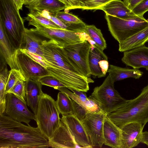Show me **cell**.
<instances>
[{
  "instance_id": "obj_40",
  "label": "cell",
  "mask_w": 148,
  "mask_h": 148,
  "mask_svg": "<svg viewBox=\"0 0 148 148\" xmlns=\"http://www.w3.org/2000/svg\"><path fill=\"white\" fill-rule=\"evenodd\" d=\"M25 49H26L31 52L39 55L42 56V53L41 50H39L36 48L29 47Z\"/></svg>"
},
{
  "instance_id": "obj_15",
  "label": "cell",
  "mask_w": 148,
  "mask_h": 148,
  "mask_svg": "<svg viewBox=\"0 0 148 148\" xmlns=\"http://www.w3.org/2000/svg\"><path fill=\"white\" fill-rule=\"evenodd\" d=\"M49 147L52 148H76L75 138L64 121L60 118V123L52 137L49 140Z\"/></svg>"
},
{
  "instance_id": "obj_29",
  "label": "cell",
  "mask_w": 148,
  "mask_h": 148,
  "mask_svg": "<svg viewBox=\"0 0 148 148\" xmlns=\"http://www.w3.org/2000/svg\"><path fill=\"white\" fill-rule=\"evenodd\" d=\"M39 35L32 31L30 29L25 28L23 43L25 46L22 48H26L31 47L41 50V47L44 40L39 37Z\"/></svg>"
},
{
  "instance_id": "obj_34",
  "label": "cell",
  "mask_w": 148,
  "mask_h": 148,
  "mask_svg": "<svg viewBox=\"0 0 148 148\" xmlns=\"http://www.w3.org/2000/svg\"><path fill=\"white\" fill-rule=\"evenodd\" d=\"M73 112V114L81 121L86 118L89 112L85 108L72 100Z\"/></svg>"
},
{
  "instance_id": "obj_2",
  "label": "cell",
  "mask_w": 148,
  "mask_h": 148,
  "mask_svg": "<svg viewBox=\"0 0 148 148\" xmlns=\"http://www.w3.org/2000/svg\"><path fill=\"white\" fill-rule=\"evenodd\" d=\"M49 140L39 128L0 115V148H47Z\"/></svg>"
},
{
  "instance_id": "obj_11",
  "label": "cell",
  "mask_w": 148,
  "mask_h": 148,
  "mask_svg": "<svg viewBox=\"0 0 148 148\" xmlns=\"http://www.w3.org/2000/svg\"><path fill=\"white\" fill-rule=\"evenodd\" d=\"M6 95L5 115L28 125L31 120H35V115L28 109L27 103L12 93Z\"/></svg>"
},
{
  "instance_id": "obj_38",
  "label": "cell",
  "mask_w": 148,
  "mask_h": 148,
  "mask_svg": "<svg viewBox=\"0 0 148 148\" xmlns=\"http://www.w3.org/2000/svg\"><path fill=\"white\" fill-rule=\"evenodd\" d=\"M144 0H123L126 6L132 10L135 7Z\"/></svg>"
},
{
  "instance_id": "obj_7",
  "label": "cell",
  "mask_w": 148,
  "mask_h": 148,
  "mask_svg": "<svg viewBox=\"0 0 148 148\" xmlns=\"http://www.w3.org/2000/svg\"><path fill=\"white\" fill-rule=\"evenodd\" d=\"M109 30L120 43L148 27V21L143 17L120 18L106 14Z\"/></svg>"
},
{
  "instance_id": "obj_30",
  "label": "cell",
  "mask_w": 148,
  "mask_h": 148,
  "mask_svg": "<svg viewBox=\"0 0 148 148\" xmlns=\"http://www.w3.org/2000/svg\"><path fill=\"white\" fill-rule=\"evenodd\" d=\"M113 0H79L80 9L83 10H99Z\"/></svg>"
},
{
  "instance_id": "obj_21",
  "label": "cell",
  "mask_w": 148,
  "mask_h": 148,
  "mask_svg": "<svg viewBox=\"0 0 148 148\" xmlns=\"http://www.w3.org/2000/svg\"><path fill=\"white\" fill-rule=\"evenodd\" d=\"M25 7L29 9V12L46 10L52 14L67 8L66 5L59 0H37Z\"/></svg>"
},
{
  "instance_id": "obj_14",
  "label": "cell",
  "mask_w": 148,
  "mask_h": 148,
  "mask_svg": "<svg viewBox=\"0 0 148 148\" xmlns=\"http://www.w3.org/2000/svg\"><path fill=\"white\" fill-rule=\"evenodd\" d=\"M144 126L136 122L129 123L123 125L121 129L122 148H133L141 143Z\"/></svg>"
},
{
  "instance_id": "obj_41",
  "label": "cell",
  "mask_w": 148,
  "mask_h": 148,
  "mask_svg": "<svg viewBox=\"0 0 148 148\" xmlns=\"http://www.w3.org/2000/svg\"><path fill=\"white\" fill-rule=\"evenodd\" d=\"M142 143L148 146V132L145 131L143 132Z\"/></svg>"
},
{
  "instance_id": "obj_32",
  "label": "cell",
  "mask_w": 148,
  "mask_h": 148,
  "mask_svg": "<svg viewBox=\"0 0 148 148\" xmlns=\"http://www.w3.org/2000/svg\"><path fill=\"white\" fill-rule=\"evenodd\" d=\"M21 79H26L20 71L17 69H11L6 86V94L11 90L16 82Z\"/></svg>"
},
{
  "instance_id": "obj_5",
  "label": "cell",
  "mask_w": 148,
  "mask_h": 148,
  "mask_svg": "<svg viewBox=\"0 0 148 148\" xmlns=\"http://www.w3.org/2000/svg\"><path fill=\"white\" fill-rule=\"evenodd\" d=\"M60 114L56 101L43 92L39 101L35 121L37 127L49 140L60 126Z\"/></svg>"
},
{
  "instance_id": "obj_1",
  "label": "cell",
  "mask_w": 148,
  "mask_h": 148,
  "mask_svg": "<svg viewBox=\"0 0 148 148\" xmlns=\"http://www.w3.org/2000/svg\"><path fill=\"white\" fill-rule=\"evenodd\" d=\"M49 76L69 89L87 92L94 81L83 75L68 56L64 47L52 40H44L41 47Z\"/></svg>"
},
{
  "instance_id": "obj_12",
  "label": "cell",
  "mask_w": 148,
  "mask_h": 148,
  "mask_svg": "<svg viewBox=\"0 0 148 148\" xmlns=\"http://www.w3.org/2000/svg\"><path fill=\"white\" fill-rule=\"evenodd\" d=\"M107 115L103 112L89 113L82 122L89 137L92 147H101L104 144V119Z\"/></svg>"
},
{
  "instance_id": "obj_44",
  "label": "cell",
  "mask_w": 148,
  "mask_h": 148,
  "mask_svg": "<svg viewBox=\"0 0 148 148\" xmlns=\"http://www.w3.org/2000/svg\"><path fill=\"white\" fill-rule=\"evenodd\" d=\"M23 1H24H24L25 0H23Z\"/></svg>"
},
{
  "instance_id": "obj_19",
  "label": "cell",
  "mask_w": 148,
  "mask_h": 148,
  "mask_svg": "<svg viewBox=\"0 0 148 148\" xmlns=\"http://www.w3.org/2000/svg\"><path fill=\"white\" fill-rule=\"evenodd\" d=\"M42 85L39 81L27 79L26 83V100L35 115L36 114L39 101L42 94Z\"/></svg>"
},
{
  "instance_id": "obj_33",
  "label": "cell",
  "mask_w": 148,
  "mask_h": 148,
  "mask_svg": "<svg viewBox=\"0 0 148 148\" xmlns=\"http://www.w3.org/2000/svg\"><path fill=\"white\" fill-rule=\"evenodd\" d=\"M39 82L42 85H46L57 89L59 87H65L59 81L50 76H45L40 79Z\"/></svg>"
},
{
  "instance_id": "obj_43",
  "label": "cell",
  "mask_w": 148,
  "mask_h": 148,
  "mask_svg": "<svg viewBox=\"0 0 148 148\" xmlns=\"http://www.w3.org/2000/svg\"><path fill=\"white\" fill-rule=\"evenodd\" d=\"M37 0H25L24 2V5H30Z\"/></svg>"
},
{
  "instance_id": "obj_36",
  "label": "cell",
  "mask_w": 148,
  "mask_h": 148,
  "mask_svg": "<svg viewBox=\"0 0 148 148\" xmlns=\"http://www.w3.org/2000/svg\"><path fill=\"white\" fill-rule=\"evenodd\" d=\"M20 49L27 55L28 56L33 60L40 64L43 67L45 68L47 67L46 64L45 62L43 57L37 54L31 52L26 49L21 48Z\"/></svg>"
},
{
  "instance_id": "obj_13",
  "label": "cell",
  "mask_w": 148,
  "mask_h": 148,
  "mask_svg": "<svg viewBox=\"0 0 148 148\" xmlns=\"http://www.w3.org/2000/svg\"><path fill=\"white\" fill-rule=\"evenodd\" d=\"M61 119L66 124L78 145L92 148L91 143L82 122L73 114L62 115Z\"/></svg>"
},
{
  "instance_id": "obj_25",
  "label": "cell",
  "mask_w": 148,
  "mask_h": 148,
  "mask_svg": "<svg viewBox=\"0 0 148 148\" xmlns=\"http://www.w3.org/2000/svg\"><path fill=\"white\" fill-rule=\"evenodd\" d=\"M52 14L64 23L70 30L78 33H85L86 25L77 16L70 13L60 11Z\"/></svg>"
},
{
  "instance_id": "obj_24",
  "label": "cell",
  "mask_w": 148,
  "mask_h": 148,
  "mask_svg": "<svg viewBox=\"0 0 148 148\" xmlns=\"http://www.w3.org/2000/svg\"><path fill=\"white\" fill-rule=\"evenodd\" d=\"M109 68L108 72L114 82L129 78L139 79L143 74L139 69L122 68L112 64L110 65Z\"/></svg>"
},
{
  "instance_id": "obj_39",
  "label": "cell",
  "mask_w": 148,
  "mask_h": 148,
  "mask_svg": "<svg viewBox=\"0 0 148 148\" xmlns=\"http://www.w3.org/2000/svg\"><path fill=\"white\" fill-rule=\"evenodd\" d=\"M99 64L103 74L105 76L108 72L109 66L108 60H101L99 62Z\"/></svg>"
},
{
  "instance_id": "obj_9",
  "label": "cell",
  "mask_w": 148,
  "mask_h": 148,
  "mask_svg": "<svg viewBox=\"0 0 148 148\" xmlns=\"http://www.w3.org/2000/svg\"><path fill=\"white\" fill-rule=\"evenodd\" d=\"M41 36L53 40L63 47L88 40L91 41L85 33H80L61 28L39 27L30 29Z\"/></svg>"
},
{
  "instance_id": "obj_17",
  "label": "cell",
  "mask_w": 148,
  "mask_h": 148,
  "mask_svg": "<svg viewBox=\"0 0 148 148\" xmlns=\"http://www.w3.org/2000/svg\"><path fill=\"white\" fill-rule=\"evenodd\" d=\"M104 144L113 148H122L121 130L107 116L103 121Z\"/></svg>"
},
{
  "instance_id": "obj_23",
  "label": "cell",
  "mask_w": 148,
  "mask_h": 148,
  "mask_svg": "<svg viewBox=\"0 0 148 148\" xmlns=\"http://www.w3.org/2000/svg\"><path fill=\"white\" fill-rule=\"evenodd\" d=\"M103 60H108V58L103 51L99 48L95 44L91 45L89 56V62L91 75L98 78L105 76L99 64V61Z\"/></svg>"
},
{
  "instance_id": "obj_16",
  "label": "cell",
  "mask_w": 148,
  "mask_h": 148,
  "mask_svg": "<svg viewBox=\"0 0 148 148\" xmlns=\"http://www.w3.org/2000/svg\"><path fill=\"white\" fill-rule=\"evenodd\" d=\"M121 60L126 65L133 69L143 68L148 71V47L144 45L125 51Z\"/></svg>"
},
{
  "instance_id": "obj_42",
  "label": "cell",
  "mask_w": 148,
  "mask_h": 148,
  "mask_svg": "<svg viewBox=\"0 0 148 148\" xmlns=\"http://www.w3.org/2000/svg\"><path fill=\"white\" fill-rule=\"evenodd\" d=\"M17 7L19 10H22L24 2L23 0H13Z\"/></svg>"
},
{
  "instance_id": "obj_10",
  "label": "cell",
  "mask_w": 148,
  "mask_h": 148,
  "mask_svg": "<svg viewBox=\"0 0 148 148\" xmlns=\"http://www.w3.org/2000/svg\"><path fill=\"white\" fill-rule=\"evenodd\" d=\"M14 54L17 68L26 80L39 81L42 77L49 76L45 68L33 60L20 49L15 50Z\"/></svg>"
},
{
  "instance_id": "obj_35",
  "label": "cell",
  "mask_w": 148,
  "mask_h": 148,
  "mask_svg": "<svg viewBox=\"0 0 148 148\" xmlns=\"http://www.w3.org/2000/svg\"><path fill=\"white\" fill-rule=\"evenodd\" d=\"M148 11V0H144L132 10L137 16L143 17L145 13Z\"/></svg>"
},
{
  "instance_id": "obj_18",
  "label": "cell",
  "mask_w": 148,
  "mask_h": 148,
  "mask_svg": "<svg viewBox=\"0 0 148 148\" xmlns=\"http://www.w3.org/2000/svg\"><path fill=\"white\" fill-rule=\"evenodd\" d=\"M106 14L123 18H132L138 16L130 10L123 1L113 0L99 8Z\"/></svg>"
},
{
  "instance_id": "obj_22",
  "label": "cell",
  "mask_w": 148,
  "mask_h": 148,
  "mask_svg": "<svg viewBox=\"0 0 148 148\" xmlns=\"http://www.w3.org/2000/svg\"><path fill=\"white\" fill-rule=\"evenodd\" d=\"M0 57L3 58L11 69H17L14 58V50L7 39L3 25L0 22Z\"/></svg>"
},
{
  "instance_id": "obj_20",
  "label": "cell",
  "mask_w": 148,
  "mask_h": 148,
  "mask_svg": "<svg viewBox=\"0 0 148 148\" xmlns=\"http://www.w3.org/2000/svg\"><path fill=\"white\" fill-rule=\"evenodd\" d=\"M148 42V27L119 43V51L124 52L144 45Z\"/></svg>"
},
{
  "instance_id": "obj_6",
  "label": "cell",
  "mask_w": 148,
  "mask_h": 148,
  "mask_svg": "<svg viewBox=\"0 0 148 148\" xmlns=\"http://www.w3.org/2000/svg\"><path fill=\"white\" fill-rule=\"evenodd\" d=\"M114 83L108 74L100 86L94 88L89 97L97 102L103 112L107 115L122 107L127 100L115 89Z\"/></svg>"
},
{
  "instance_id": "obj_4",
  "label": "cell",
  "mask_w": 148,
  "mask_h": 148,
  "mask_svg": "<svg viewBox=\"0 0 148 148\" xmlns=\"http://www.w3.org/2000/svg\"><path fill=\"white\" fill-rule=\"evenodd\" d=\"M19 10L13 0H0V22L14 51L24 42L25 28Z\"/></svg>"
},
{
  "instance_id": "obj_8",
  "label": "cell",
  "mask_w": 148,
  "mask_h": 148,
  "mask_svg": "<svg viewBox=\"0 0 148 148\" xmlns=\"http://www.w3.org/2000/svg\"><path fill=\"white\" fill-rule=\"evenodd\" d=\"M94 43L93 41L86 40L63 47L69 57L80 73L87 77H90L91 75L89 56L91 44Z\"/></svg>"
},
{
  "instance_id": "obj_3",
  "label": "cell",
  "mask_w": 148,
  "mask_h": 148,
  "mask_svg": "<svg viewBox=\"0 0 148 148\" xmlns=\"http://www.w3.org/2000/svg\"><path fill=\"white\" fill-rule=\"evenodd\" d=\"M107 116L120 129L126 124L133 122H140L145 126L148 122V84L136 97L127 100L123 106Z\"/></svg>"
},
{
  "instance_id": "obj_27",
  "label": "cell",
  "mask_w": 148,
  "mask_h": 148,
  "mask_svg": "<svg viewBox=\"0 0 148 148\" xmlns=\"http://www.w3.org/2000/svg\"><path fill=\"white\" fill-rule=\"evenodd\" d=\"M56 102L58 109L62 115L73 114L72 99L66 94L62 91L59 92Z\"/></svg>"
},
{
  "instance_id": "obj_26",
  "label": "cell",
  "mask_w": 148,
  "mask_h": 148,
  "mask_svg": "<svg viewBox=\"0 0 148 148\" xmlns=\"http://www.w3.org/2000/svg\"><path fill=\"white\" fill-rule=\"evenodd\" d=\"M25 20L28 21V25L36 28L44 27L48 28H61L51 20L46 18L37 12H30L27 14Z\"/></svg>"
},
{
  "instance_id": "obj_28",
  "label": "cell",
  "mask_w": 148,
  "mask_h": 148,
  "mask_svg": "<svg viewBox=\"0 0 148 148\" xmlns=\"http://www.w3.org/2000/svg\"><path fill=\"white\" fill-rule=\"evenodd\" d=\"M84 31L100 50L103 51L106 48V42L100 29L94 25H86Z\"/></svg>"
},
{
  "instance_id": "obj_31",
  "label": "cell",
  "mask_w": 148,
  "mask_h": 148,
  "mask_svg": "<svg viewBox=\"0 0 148 148\" xmlns=\"http://www.w3.org/2000/svg\"><path fill=\"white\" fill-rule=\"evenodd\" d=\"M26 80L25 79H21L18 80L8 93L14 94L27 103L25 93Z\"/></svg>"
},
{
  "instance_id": "obj_37",
  "label": "cell",
  "mask_w": 148,
  "mask_h": 148,
  "mask_svg": "<svg viewBox=\"0 0 148 148\" xmlns=\"http://www.w3.org/2000/svg\"><path fill=\"white\" fill-rule=\"evenodd\" d=\"M64 3L66 6V10L80 9L79 0H59Z\"/></svg>"
}]
</instances>
